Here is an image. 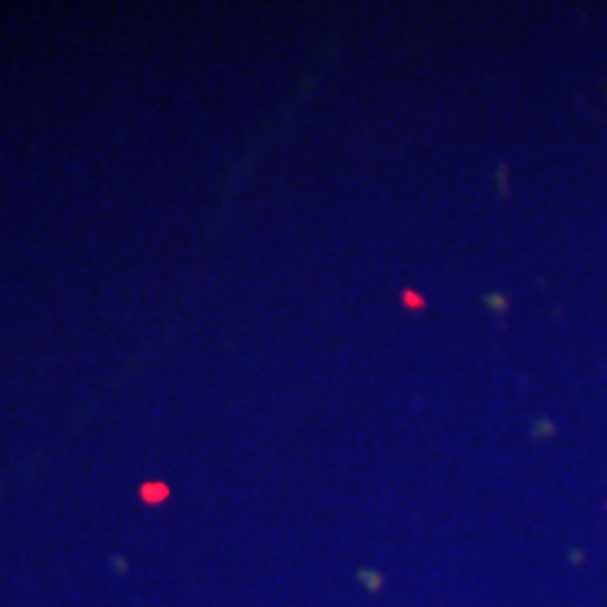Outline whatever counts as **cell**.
Returning <instances> with one entry per match:
<instances>
[{
	"mask_svg": "<svg viewBox=\"0 0 607 607\" xmlns=\"http://www.w3.org/2000/svg\"><path fill=\"white\" fill-rule=\"evenodd\" d=\"M548 433H554V425L551 422H540V425H534V436H548Z\"/></svg>",
	"mask_w": 607,
	"mask_h": 607,
	"instance_id": "1",
	"label": "cell"
}]
</instances>
